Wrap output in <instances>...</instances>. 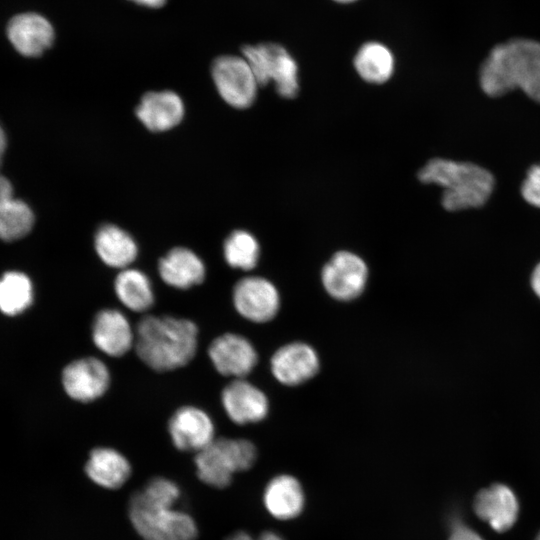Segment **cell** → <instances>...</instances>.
<instances>
[{
    "mask_svg": "<svg viewBox=\"0 0 540 540\" xmlns=\"http://www.w3.org/2000/svg\"><path fill=\"white\" fill-rule=\"evenodd\" d=\"M134 347L149 368L160 372L175 370L194 358L198 328L186 318L148 315L136 326Z\"/></svg>",
    "mask_w": 540,
    "mask_h": 540,
    "instance_id": "obj_1",
    "label": "cell"
},
{
    "mask_svg": "<svg viewBox=\"0 0 540 540\" xmlns=\"http://www.w3.org/2000/svg\"><path fill=\"white\" fill-rule=\"evenodd\" d=\"M480 85L491 97L519 88L540 103V43L513 39L494 47L481 66Z\"/></svg>",
    "mask_w": 540,
    "mask_h": 540,
    "instance_id": "obj_2",
    "label": "cell"
},
{
    "mask_svg": "<svg viewBox=\"0 0 540 540\" xmlns=\"http://www.w3.org/2000/svg\"><path fill=\"white\" fill-rule=\"evenodd\" d=\"M418 178L443 188L442 205L449 211L484 205L494 187L493 176L484 168L442 158L428 161L419 170Z\"/></svg>",
    "mask_w": 540,
    "mask_h": 540,
    "instance_id": "obj_3",
    "label": "cell"
},
{
    "mask_svg": "<svg viewBox=\"0 0 540 540\" xmlns=\"http://www.w3.org/2000/svg\"><path fill=\"white\" fill-rule=\"evenodd\" d=\"M128 514L136 532L144 540H195L198 529L194 519L174 506L158 504L135 492Z\"/></svg>",
    "mask_w": 540,
    "mask_h": 540,
    "instance_id": "obj_4",
    "label": "cell"
},
{
    "mask_svg": "<svg viewBox=\"0 0 540 540\" xmlns=\"http://www.w3.org/2000/svg\"><path fill=\"white\" fill-rule=\"evenodd\" d=\"M256 457L257 450L249 440L215 438L196 453L197 476L203 483L222 489L230 485L235 473L251 468Z\"/></svg>",
    "mask_w": 540,
    "mask_h": 540,
    "instance_id": "obj_5",
    "label": "cell"
},
{
    "mask_svg": "<svg viewBox=\"0 0 540 540\" xmlns=\"http://www.w3.org/2000/svg\"><path fill=\"white\" fill-rule=\"evenodd\" d=\"M242 56L252 69L259 86L273 82L279 96L295 98L300 89L299 68L295 58L278 43L245 45Z\"/></svg>",
    "mask_w": 540,
    "mask_h": 540,
    "instance_id": "obj_6",
    "label": "cell"
},
{
    "mask_svg": "<svg viewBox=\"0 0 540 540\" xmlns=\"http://www.w3.org/2000/svg\"><path fill=\"white\" fill-rule=\"evenodd\" d=\"M211 74L219 95L227 104L246 109L254 103L259 84L242 55L217 57L212 63Z\"/></svg>",
    "mask_w": 540,
    "mask_h": 540,
    "instance_id": "obj_7",
    "label": "cell"
},
{
    "mask_svg": "<svg viewBox=\"0 0 540 540\" xmlns=\"http://www.w3.org/2000/svg\"><path fill=\"white\" fill-rule=\"evenodd\" d=\"M368 279L365 261L350 251H338L325 264L321 272L326 292L340 301L357 298L364 290Z\"/></svg>",
    "mask_w": 540,
    "mask_h": 540,
    "instance_id": "obj_8",
    "label": "cell"
},
{
    "mask_svg": "<svg viewBox=\"0 0 540 540\" xmlns=\"http://www.w3.org/2000/svg\"><path fill=\"white\" fill-rule=\"evenodd\" d=\"M232 301L236 311L254 323L270 321L280 307L278 290L273 283L260 276L240 279L234 285Z\"/></svg>",
    "mask_w": 540,
    "mask_h": 540,
    "instance_id": "obj_9",
    "label": "cell"
},
{
    "mask_svg": "<svg viewBox=\"0 0 540 540\" xmlns=\"http://www.w3.org/2000/svg\"><path fill=\"white\" fill-rule=\"evenodd\" d=\"M110 372L96 357H83L69 363L62 372V385L75 401L88 403L102 397L110 385Z\"/></svg>",
    "mask_w": 540,
    "mask_h": 540,
    "instance_id": "obj_10",
    "label": "cell"
},
{
    "mask_svg": "<svg viewBox=\"0 0 540 540\" xmlns=\"http://www.w3.org/2000/svg\"><path fill=\"white\" fill-rule=\"evenodd\" d=\"M208 357L219 374L234 379L247 376L258 360L252 343L236 333H224L212 340Z\"/></svg>",
    "mask_w": 540,
    "mask_h": 540,
    "instance_id": "obj_11",
    "label": "cell"
},
{
    "mask_svg": "<svg viewBox=\"0 0 540 540\" xmlns=\"http://www.w3.org/2000/svg\"><path fill=\"white\" fill-rule=\"evenodd\" d=\"M168 432L174 446L181 451L198 453L215 439L211 417L196 406L177 409L168 422Z\"/></svg>",
    "mask_w": 540,
    "mask_h": 540,
    "instance_id": "obj_12",
    "label": "cell"
},
{
    "mask_svg": "<svg viewBox=\"0 0 540 540\" xmlns=\"http://www.w3.org/2000/svg\"><path fill=\"white\" fill-rule=\"evenodd\" d=\"M6 35L19 54L38 57L52 46L55 31L45 16L36 12H23L9 20Z\"/></svg>",
    "mask_w": 540,
    "mask_h": 540,
    "instance_id": "obj_13",
    "label": "cell"
},
{
    "mask_svg": "<svg viewBox=\"0 0 540 540\" xmlns=\"http://www.w3.org/2000/svg\"><path fill=\"white\" fill-rule=\"evenodd\" d=\"M221 403L229 419L239 425L259 422L269 410L264 392L244 378L233 379L224 387Z\"/></svg>",
    "mask_w": 540,
    "mask_h": 540,
    "instance_id": "obj_14",
    "label": "cell"
},
{
    "mask_svg": "<svg viewBox=\"0 0 540 540\" xmlns=\"http://www.w3.org/2000/svg\"><path fill=\"white\" fill-rule=\"evenodd\" d=\"M270 368L277 381L296 386L312 378L318 371L319 358L308 344L289 343L280 347L272 356Z\"/></svg>",
    "mask_w": 540,
    "mask_h": 540,
    "instance_id": "obj_15",
    "label": "cell"
},
{
    "mask_svg": "<svg viewBox=\"0 0 540 540\" xmlns=\"http://www.w3.org/2000/svg\"><path fill=\"white\" fill-rule=\"evenodd\" d=\"M92 341L99 351L110 357L126 354L135 342L127 317L117 309L100 310L92 322Z\"/></svg>",
    "mask_w": 540,
    "mask_h": 540,
    "instance_id": "obj_16",
    "label": "cell"
},
{
    "mask_svg": "<svg viewBox=\"0 0 540 540\" xmlns=\"http://www.w3.org/2000/svg\"><path fill=\"white\" fill-rule=\"evenodd\" d=\"M473 510L492 529L505 532L516 523L519 504L516 495L508 486L496 483L476 494Z\"/></svg>",
    "mask_w": 540,
    "mask_h": 540,
    "instance_id": "obj_17",
    "label": "cell"
},
{
    "mask_svg": "<svg viewBox=\"0 0 540 540\" xmlns=\"http://www.w3.org/2000/svg\"><path fill=\"white\" fill-rule=\"evenodd\" d=\"M135 113L148 130L164 132L182 121L185 107L174 91H150L142 96Z\"/></svg>",
    "mask_w": 540,
    "mask_h": 540,
    "instance_id": "obj_18",
    "label": "cell"
},
{
    "mask_svg": "<svg viewBox=\"0 0 540 540\" xmlns=\"http://www.w3.org/2000/svg\"><path fill=\"white\" fill-rule=\"evenodd\" d=\"M158 273L168 286L186 290L204 281L206 268L195 252L185 247H175L159 260Z\"/></svg>",
    "mask_w": 540,
    "mask_h": 540,
    "instance_id": "obj_19",
    "label": "cell"
},
{
    "mask_svg": "<svg viewBox=\"0 0 540 540\" xmlns=\"http://www.w3.org/2000/svg\"><path fill=\"white\" fill-rule=\"evenodd\" d=\"M94 247L104 264L121 270L130 267L138 255L133 237L113 224H104L98 228Z\"/></svg>",
    "mask_w": 540,
    "mask_h": 540,
    "instance_id": "obj_20",
    "label": "cell"
},
{
    "mask_svg": "<svg viewBox=\"0 0 540 540\" xmlns=\"http://www.w3.org/2000/svg\"><path fill=\"white\" fill-rule=\"evenodd\" d=\"M85 472L95 484L106 489H118L129 479L131 465L119 451L98 447L90 452Z\"/></svg>",
    "mask_w": 540,
    "mask_h": 540,
    "instance_id": "obj_21",
    "label": "cell"
},
{
    "mask_svg": "<svg viewBox=\"0 0 540 540\" xmlns=\"http://www.w3.org/2000/svg\"><path fill=\"white\" fill-rule=\"evenodd\" d=\"M267 511L275 518L288 520L298 516L304 506V493L298 480L279 475L266 486L263 495Z\"/></svg>",
    "mask_w": 540,
    "mask_h": 540,
    "instance_id": "obj_22",
    "label": "cell"
},
{
    "mask_svg": "<svg viewBox=\"0 0 540 540\" xmlns=\"http://www.w3.org/2000/svg\"><path fill=\"white\" fill-rule=\"evenodd\" d=\"M353 65L362 80L379 85L393 76L395 57L385 44L369 41L359 47L353 58Z\"/></svg>",
    "mask_w": 540,
    "mask_h": 540,
    "instance_id": "obj_23",
    "label": "cell"
},
{
    "mask_svg": "<svg viewBox=\"0 0 540 540\" xmlns=\"http://www.w3.org/2000/svg\"><path fill=\"white\" fill-rule=\"evenodd\" d=\"M115 295L127 309L142 313L154 304V291L149 277L135 268L122 269L114 280Z\"/></svg>",
    "mask_w": 540,
    "mask_h": 540,
    "instance_id": "obj_24",
    "label": "cell"
},
{
    "mask_svg": "<svg viewBox=\"0 0 540 540\" xmlns=\"http://www.w3.org/2000/svg\"><path fill=\"white\" fill-rule=\"evenodd\" d=\"M33 299L32 283L25 274L11 271L0 279V310L17 315L28 308Z\"/></svg>",
    "mask_w": 540,
    "mask_h": 540,
    "instance_id": "obj_25",
    "label": "cell"
},
{
    "mask_svg": "<svg viewBox=\"0 0 540 540\" xmlns=\"http://www.w3.org/2000/svg\"><path fill=\"white\" fill-rule=\"evenodd\" d=\"M223 256L231 268L249 271L258 263L260 245L248 231L235 230L224 241Z\"/></svg>",
    "mask_w": 540,
    "mask_h": 540,
    "instance_id": "obj_26",
    "label": "cell"
},
{
    "mask_svg": "<svg viewBox=\"0 0 540 540\" xmlns=\"http://www.w3.org/2000/svg\"><path fill=\"white\" fill-rule=\"evenodd\" d=\"M33 225V211L24 201L12 197L0 206L1 240H18L26 236Z\"/></svg>",
    "mask_w": 540,
    "mask_h": 540,
    "instance_id": "obj_27",
    "label": "cell"
},
{
    "mask_svg": "<svg viewBox=\"0 0 540 540\" xmlns=\"http://www.w3.org/2000/svg\"><path fill=\"white\" fill-rule=\"evenodd\" d=\"M139 493L151 502L170 506H174L180 497L178 485L164 477L151 479Z\"/></svg>",
    "mask_w": 540,
    "mask_h": 540,
    "instance_id": "obj_28",
    "label": "cell"
},
{
    "mask_svg": "<svg viewBox=\"0 0 540 540\" xmlns=\"http://www.w3.org/2000/svg\"><path fill=\"white\" fill-rule=\"evenodd\" d=\"M523 198L540 208V164L531 167L521 188Z\"/></svg>",
    "mask_w": 540,
    "mask_h": 540,
    "instance_id": "obj_29",
    "label": "cell"
},
{
    "mask_svg": "<svg viewBox=\"0 0 540 540\" xmlns=\"http://www.w3.org/2000/svg\"><path fill=\"white\" fill-rule=\"evenodd\" d=\"M448 540H484L476 531L471 528L457 524L454 526Z\"/></svg>",
    "mask_w": 540,
    "mask_h": 540,
    "instance_id": "obj_30",
    "label": "cell"
},
{
    "mask_svg": "<svg viewBox=\"0 0 540 540\" xmlns=\"http://www.w3.org/2000/svg\"><path fill=\"white\" fill-rule=\"evenodd\" d=\"M528 282L532 294L540 302V261L533 267Z\"/></svg>",
    "mask_w": 540,
    "mask_h": 540,
    "instance_id": "obj_31",
    "label": "cell"
},
{
    "mask_svg": "<svg viewBox=\"0 0 540 540\" xmlns=\"http://www.w3.org/2000/svg\"><path fill=\"white\" fill-rule=\"evenodd\" d=\"M13 197V187L10 181L0 174V206Z\"/></svg>",
    "mask_w": 540,
    "mask_h": 540,
    "instance_id": "obj_32",
    "label": "cell"
},
{
    "mask_svg": "<svg viewBox=\"0 0 540 540\" xmlns=\"http://www.w3.org/2000/svg\"><path fill=\"white\" fill-rule=\"evenodd\" d=\"M138 5L145 6L148 8H159L162 7L167 0H129Z\"/></svg>",
    "mask_w": 540,
    "mask_h": 540,
    "instance_id": "obj_33",
    "label": "cell"
},
{
    "mask_svg": "<svg viewBox=\"0 0 540 540\" xmlns=\"http://www.w3.org/2000/svg\"><path fill=\"white\" fill-rule=\"evenodd\" d=\"M226 540H257L246 532H237L229 536Z\"/></svg>",
    "mask_w": 540,
    "mask_h": 540,
    "instance_id": "obj_34",
    "label": "cell"
},
{
    "mask_svg": "<svg viewBox=\"0 0 540 540\" xmlns=\"http://www.w3.org/2000/svg\"><path fill=\"white\" fill-rule=\"evenodd\" d=\"M257 540H283L278 534L274 532H264L262 533Z\"/></svg>",
    "mask_w": 540,
    "mask_h": 540,
    "instance_id": "obj_35",
    "label": "cell"
},
{
    "mask_svg": "<svg viewBox=\"0 0 540 540\" xmlns=\"http://www.w3.org/2000/svg\"><path fill=\"white\" fill-rule=\"evenodd\" d=\"M5 149H6V137H5V133L2 127L0 126V153L4 154Z\"/></svg>",
    "mask_w": 540,
    "mask_h": 540,
    "instance_id": "obj_36",
    "label": "cell"
},
{
    "mask_svg": "<svg viewBox=\"0 0 540 540\" xmlns=\"http://www.w3.org/2000/svg\"><path fill=\"white\" fill-rule=\"evenodd\" d=\"M334 2L336 3H340V4H351V3H354L358 0H333Z\"/></svg>",
    "mask_w": 540,
    "mask_h": 540,
    "instance_id": "obj_37",
    "label": "cell"
},
{
    "mask_svg": "<svg viewBox=\"0 0 540 540\" xmlns=\"http://www.w3.org/2000/svg\"><path fill=\"white\" fill-rule=\"evenodd\" d=\"M3 155H4V154L0 153V166H1V163H2Z\"/></svg>",
    "mask_w": 540,
    "mask_h": 540,
    "instance_id": "obj_38",
    "label": "cell"
},
{
    "mask_svg": "<svg viewBox=\"0 0 540 540\" xmlns=\"http://www.w3.org/2000/svg\"><path fill=\"white\" fill-rule=\"evenodd\" d=\"M535 540H540V532L538 533L537 537L535 538Z\"/></svg>",
    "mask_w": 540,
    "mask_h": 540,
    "instance_id": "obj_39",
    "label": "cell"
}]
</instances>
